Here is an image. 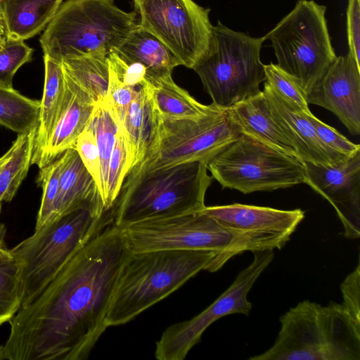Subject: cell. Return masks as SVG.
I'll return each instance as SVG.
<instances>
[{
  "mask_svg": "<svg viewBox=\"0 0 360 360\" xmlns=\"http://www.w3.org/2000/svg\"><path fill=\"white\" fill-rule=\"evenodd\" d=\"M131 252L123 229L107 224L11 319L6 359H86L108 328L112 293Z\"/></svg>",
  "mask_w": 360,
  "mask_h": 360,
  "instance_id": "1",
  "label": "cell"
},
{
  "mask_svg": "<svg viewBox=\"0 0 360 360\" xmlns=\"http://www.w3.org/2000/svg\"><path fill=\"white\" fill-rule=\"evenodd\" d=\"M212 250L131 252L117 278L105 317L108 327L125 324L167 297L202 270L212 272Z\"/></svg>",
  "mask_w": 360,
  "mask_h": 360,
  "instance_id": "2",
  "label": "cell"
},
{
  "mask_svg": "<svg viewBox=\"0 0 360 360\" xmlns=\"http://www.w3.org/2000/svg\"><path fill=\"white\" fill-rule=\"evenodd\" d=\"M274 344L250 360H359L360 323L334 302L304 300L281 318Z\"/></svg>",
  "mask_w": 360,
  "mask_h": 360,
  "instance_id": "3",
  "label": "cell"
},
{
  "mask_svg": "<svg viewBox=\"0 0 360 360\" xmlns=\"http://www.w3.org/2000/svg\"><path fill=\"white\" fill-rule=\"evenodd\" d=\"M212 181L207 163L199 161L129 174L112 208L114 223L123 228L143 220L200 211Z\"/></svg>",
  "mask_w": 360,
  "mask_h": 360,
  "instance_id": "4",
  "label": "cell"
},
{
  "mask_svg": "<svg viewBox=\"0 0 360 360\" xmlns=\"http://www.w3.org/2000/svg\"><path fill=\"white\" fill-rule=\"evenodd\" d=\"M111 214V210L103 214L75 210L35 229L10 250L19 266L21 307L32 302L82 247L114 221Z\"/></svg>",
  "mask_w": 360,
  "mask_h": 360,
  "instance_id": "5",
  "label": "cell"
},
{
  "mask_svg": "<svg viewBox=\"0 0 360 360\" xmlns=\"http://www.w3.org/2000/svg\"><path fill=\"white\" fill-rule=\"evenodd\" d=\"M114 0H66L39 38L44 55L57 61L86 55L108 56L137 25Z\"/></svg>",
  "mask_w": 360,
  "mask_h": 360,
  "instance_id": "6",
  "label": "cell"
},
{
  "mask_svg": "<svg viewBox=\"0 0 360 360\" xmlns=\"http://www.w3.org/2000/svg\"><path fill=\"white\" fill-rule=\"evenodd\" d=\"M264 41L219 21L212 26L208 47L192 68L212 103L229 109L261 91L259 86L266 81L260 59Z\"/></svg>",
  "mask_w": 360,
  "mask_h": 360,
  "instance_id": "7",
  "label": "cell"
},
{
  "mask_svg": "<svg viewBox=\"0 0 360 360\" xmlns=\"http://www.w3.org/2000/svg\"><path fill=\"white\" fill-rule=\"evenodd\" d=\"M326 7L299 0L293 9L264 36L271 43L277 65L306 96L336 58L330 37Z\"/></svg>",
  "mask_w": 360,
  "mask_h": 360,
  "instance_id": "8",
  "label": "cell"
},
{
  "mask_svg": "<svg viewBox=\"0 0 360 360\" xmlns=\"http://www.w3.org/2000/svg\"><path fill=\"white\" fill-rule=\"evenodd\" d=\"M223 188L244 194L305 184L304 161L298 156L240 134L207 164Z\"/></svg>",
  "mask_w": 360,
  "mask_h": 360,
  "instance_id": "9",
  "label": "cell"
},
{
  "mask_svg": "<svg viewBox=\"0 0 360 360\" xmlns=\"http://www.w3.org/2000/svg\"><path fill=\"white\" fill-rule=\"evenodd\" d=\"M240 134L227 109L198 118H162L141 161L127 175L192 162H207Z\"/></svg>",
  "mask_w": 360,
  "mask_h": 360,
  "instance_id": "10",
  "label": "cell"
},
{
  "mask_svg": "<svg viewBox=\"0 0 360 360\" xmlns=\"http://www.w3.org/2000/svg\"><path fill=\"white\" fill-rule=\"evenodd\" d=\"M122 229L132 252L170 250L217 252L213 272L243 253L239 240L201 211L143 220Z\"/></svg>",
  "mask_w": 360,
  "mask_h": 360,
  "instance_id": "11",
  "label": "cell"
},
{
  "mask_svg": "<svg viewBox=\"0 0 360 360\" xmlns=\"http://www.w3.org/2000/svg\"><path fill=\"white\" fill-rule=\"evenodd\" d=\"M140 25L191 68L206 51L212 34L210 8L193 0H132Z\"/></svg>",
  "mask_w": 360,
  "mask_h": 360,
  "instance_id": "12",
  "label": "cell"
},
{
  "mask_svg": "<svg viewBox=\"0 0 360 360\" xmlns=\"http://www.w3.org/2000/svg\"><path fill=\"white\" fill-rule=\"evenodd\" d=\"M252 253V262L210 305L192 319L175 323L164 330L155 343L157 359L183 360L214 322L232 314H249L252 304L248 294L274 257L271 250Z\"/></svg>",
  "mask_w": 360,
  "mask_h": 360,
  "instance_id": "13",
  "label": "cell"
},
{
  "mask_svg": "<svg viewBox=\"0 0 360 360\" xmlns=\"http://www.w3.org/2000/svg\"><path fill=\"white\" fill-rule=\"evenodd\" d=\"M200 211L232 233L243 252L282 249L305 216L301 209L284 210L239 203L205 206Z\"/></svg>",
  "mask_w": 360,
  "mask_h": 360,
  "instance_id": "14",
  "label": "cell"
},
{
  "mask_svg": "<svg viewBox=\"0 0 360 360\" xmlns=\"http://www.w3.org/2000/svg\"><path fill=\"white\" fill-rule=\"evenodd\" d=\"M305 184L335 209L349 239L360 236V150L336 164L304 161Z\"/></svg>",
  "mask_w": 360,
  "mask_h": 360,
  "instance_id": "15",
  "label": "cell"
},
{
  "mask_svg": "<svg viewBox=\"0 0 360 360\" xmlns=\"http://www.w3.org/2000/svg\"><path fill=\"white\" fill-rule=\"evenodd\" d=\"M307 101L330 111L352 134L359 135L360 66L349 52L336 57Z\"/></svg>",
  "mask_w": 360,
  "mask_h": 360,
  "instance_id": "16",
  "label": "cell"
},
{
  "mask_svg": "<svg viewBox=\"0 0 360 360\" xmlns=\"http://www.w3.org/2000/svg\"><path fill=\"white\" fill-rule=\"evenodd\" d=\"M262 91L273 119L293 145L300 159L332 165L347 158L333 151L321 141L305 117L304 111L295 103L278 94L266 82Z\"/></svg>",
  "mask_w": 360,
  "mask_h": 360,
  "instance_id": "17",
  "label": "cell"
},
{
  "mask_svg": "<svg viewBox=\"0 0 360 360\" xmlns=\"http://www.w3.org/2000/svg\"><path fill=\"white\" fill-rule=\"evenodd\" d=\"M63 73L64 100L39 168L49 165L65 150L75 148L77 139L86 129L96 104L64 70Z\"/></svg>",
  "mask_w": 360,
  "mask_h": 360,
  "instance_id": "18",
  "label": "cell"
},
{
  "mask_svg": "<svg viewBox=\"0 0 360 360\" xmlns=\"http://www.w3.org/2000/svg\"><path fill=\"white\" fill-rule=\"evenodd\" d=\"M77 209H88L100 214L107 212L95 180L76 150L70 148L61 155L53 219Z\"/></svg>",
  "mask_w": 360,
  "mask_h": 360,
  "instance_id": "19",
  "label": "cell"
},
{
  "mask_svg": "<svg viewBox=\"0 0 360 360\" xmlns=\"http://www.w3.org/2000/svg\"><path fill=\"white\" fill-rule=\"evenodd\" d=\"M227 115L240 134L297 156L295 147L273 119L262 91L227 109Z\"/></svg>",
  "mask_w": 360,
  "mask_h": 360,
  "instance_id": "20",
  "label": "cell"
},
{
  "mask_svg": "<svg viewBox=\"0 0 360 360\" xmlns=\"http://www.w3.org/2000/svg\"><path fill=\"white\" fill-rule=\"evenodd\" d=\"M142 86L162 118H198L219 108L212 103L204 105L197 101L174 82L172 72H147Z\"/></svg>",
  "mask_w": 360,
  "mask_h": 360,
  "instance_id": "21",
  "label": "cell"
},
{
  "mask_svg": "<svg viewBox=\"0 0 360 360\" xmlns=\"http://www.w3.org/2000/svg\"><path fill=\"white\" fill-rule=\"evenodd\" d=\"M63 0H0L6 40L25 41L44 31Z\"/></svg>",
  "mask_w": 360,
  "mask_h": 360,
  "instance_id": "22",
  "label": "cell"
},
{
  "mask_svg": "<svg viewBox=\"0 0 360 360\" xmlns=\"http://www.w3.org/2000/svg\"><path fill=\"white\" fill-rule=\"evenodd\" d=\"M44 82L36 130L32 165L39 167L51 132L59 116L65 96V79L61 62L44 55Z\"/></svg>",
  "mask_w": 360,
  "mask_h": 360,
  "instance_id": "23",
  "label": "cell"
},
{
  "mask_svg": "<svg viewBox=\"0 0 360 360\" xmlns=\"http://www.w3.org/2000/svg\"><path fill=\"white\" fill-rule=\"evenodd\" d=\"M158 122V115L141 85L120 125L129 148L130 170L143 158L153 139Z\"/></svg>",
  "mask_w": 360,
  "mask_h": 360,
  "instance_id": "24",
  "label": "cell"
},
{
  "mask_svg": "<svg viewBox=\"0 0 360 360\" xmlns=\"http://www.w3.org/2000/svg\"><path fill=\"white\" fill-rule=\"evenodd\" d=\"M116 51L129 60L143 64L148 72H172L181 65L156 37L138 24Z\"/></svg>",
  "mask_w": 360,
  "mask_h": 360,
  "instance_id": "25",
  "label": "cell"
},
{
  "mask_svg": "<svg viewBox=\"0 0 360 360\" xmlns=\"http://www.w3.org/2000/svg\"><path fill=\"white\" fill-rule=\"evenodd\" d=\"M36 130L19 134L0 158V203L11 201L27 176L32 165Z\"/></svg>",
  "mask_w": 360,
  "mask_h": 360,
  "instance_id": "26",
  "label": "cell"
},
{
  "mask_svg": "<svg viewBox=\"0 0 360 360\" xmlns=\"http://www.w3.org/2000/svg\"><path fill=\"white\" fill-rule=\"evenodd\" d=\"M63 70L97 103L106 99L109 65L105 55H86L61 60Z\"/></svg>",
  "mask_w": 360,
  "mask_h": 360,
  "instance_id": "27",
  "label": "cell"
},
{
  "mask_svg": "<svg viewBox=\"0 0 360 360\" xmlns=\"http://www.w3.org/2000/svg\"><path fill=\"white\" fill-rule=\"evenodd\" d=\"M39 111L40 101L0 85V124L18 134L28 133L37 129Z\"/></svg>",
  "mask_w": 360,
  "mask_h": 360,
  "instance_id": "28",
  "label": "cell"
},
{
  "mask_svg": "<svg viewBox=\"0 0 360 360\" xmlns=\"http://www.w3.org/2000/svg\"><path fill=\"white\" fill-rule=\"evenodd\" d=\"M120 127L108 101L97 103L86 129L94 135L99 152L102 200L105 193L108 165Z\"/></svg>",
  "mask_w": 360,
  "mask_h": 360,
  "instance_id": "29",
  "label": "cell"
},
{
  "mask_svg": "<svg viewBox=\"0 0 360 360\" xmlns=\"http://www.w3.org/2000/svg\"><path fill=\"white\" fill-rule=\"evenodd\" d=\"M0 236V326L9 322L21 307L18 264Z\"/></svg>",
  "mask_w": 360,
  "mask_h": 360,
  "instance_id": "30",
  "label": "cell"
},
{
  "mask_svg": "<svg viewBox=\"0 0 360 360\" xmlns=\"http://www.w3.org/2000/svg\"><path fill=\"white\" fill-rule=\"evenodd\" d=\"M130 169L129 148L120 127L108 165L105 193L103 199L105 211L113 207Z\"/></svg>",
  "mask_w": 360,
  "mask_h": 360,
  "instance_id": "31",
  "label": "cell"
},
{
  "mask_svg": "<svg viewBox=\"0 0 360 360\" xmlns=\"http://www.w3.org/2000/svg\"><path fill=\"white\" fill-rule=\"evenodd\" d=\"M60 167L61 155L49 165L39 168L37 183L42 189V198L35 229L45 225L54 218Z\"/></svg>",
  "mask_w": 360,
  "mask_h": 360,
  "instance_id": "32",
  "label": "cell"
},
{
  "mask_svg": "<svg viewBox=\"0 0 360 360\" xmlns=\"http://www.w3.org/2000/svg\"><path fill=\"white\" fill-rule=\"evenodd\" d=\"M34 49L24 41L6 40L0 49V85L13 87V78L18 69L32 60Z\"/></svg>",
  "mask_w": 360,
  "mask_h": 360,
  "instance_id": "33",
  "label": "cell"
},
{
  "mask_svg": "<svg viewBox=\"0 0 360 360\" xmlns=\"http://www.w3.org/2000/svg\"><path fill=\"white\" fill-rule=\"evenodd\" d=\"M264 72L266 83L304 112H311L306 94L290 75L273 63L264 65Z\"/></svg>",
  "mask_w": 360,
  "mask_h": 360,
  "instance_id": "34",
  "label": "cell"
},
{
  "mask_svg": "<svg viewBox=\"0 0 360 360\" xmlns=\"http://www.w3.org/2000/svg\"><path fill=\"white\" fill-rule=\"evenodd\" d=\"M109 75L123 85L139 87L146 78L147 68L141 63L128 60L115 49L107 56Z\"/></svg>",
  "mask_w": 360,
  "mask_h": 360,
  "instance_id": "35",
  "label": "cell"
},
{
  "mask_svg": "<svg viewBox=\"0 0 360 360\" xmlns=\"http://www.w3.org/2000/svg\"><path fill=\"white\" fill-rule=\"evenodd\" d=\"M304 115L321 141L333 151L349 157L360 150L359 144L352 143L336 129L316 118L311 112H304Z\"/></svg>",
  "mask_w": 360,
  "mask_h": 360,
  "instance_id": "36",
  "label": "cell"
},
{
  "mask_svg": "<svg viewBox=\"0 0 360 360\" xmlns=\"http://www.w3.org/2000/svg\"><path fill=\"white\" fill-rule=\"evenodd\" d=\"M75 149L83 164L95 180L101 193V164L96 139L93 133L85 129L78 136Z\"/></svg>",
  "mask_w": 360,
  "mask_h": 360,
  "instance_id": "37",
  "label": "cell"
},
{
  "mask_svg": "<svg viewBox=\"0 0 360 360\" xmlns=\"http://www.w3.org/2000/svg\"><path fill=\"white\" fill-rule=\"evenodd\" d=\"M139 89L125 86L109 75V86L106 100L111 105L121 125L125 114L138 94Z\"/></svg>",
  "mask_w": 360,
  "mask_h": 360,
  "instance_id": "38",
  "label": "cell"
},
{
  "mask_svg": "<svg viewBox=\"0 0 360 360\" xmlns=\"http://www.w3.org/2000/svg\"><path fill=\"white\" fill-rule=\"evenodd\" d=\"M342 305L347 314L360 323V264L347 276L340 285Z\"/></svg>",
  "mask_w": 360,
  "mask_h": 360,
  "instance_id": "39",
  "label": "cell"
},
{
  "mask_svg": "<svg viewBox=\"0 0 360 360\" xmlns=\"http://www.w3.org/2000/svg\"><path fill=\"white\" fill-rule=\"evenodd\" d=\"M349 52L360 66V0H349L347 8Z\"/></svg>",
  "mask_w": 360,
  "mask_h": 360,
  "instance_id": "40",
  "label": "cell"
},
{
  "mask_svg": "<svg viewBox=\"0 0 360 360\" xmlns=\"http://www.w3.org/2000/svg\"><path fill=\"white\" fill-rule=\"evenodd\" d=\"M6 42V37H5V26L3 15L1 11H0V43L5 44Z\"/></svg>",
  "mask_w": 360,
  "mask_h": 360,
  "instance_id": "41",
  "label": "cell"
},
{
  "mask_svg": "<svg viewBox=\"0 0 360 360\" xmlns=\"http://www.w3.org/2000/svg\"><path fill=\"white\" fill-rule=\"evenodd\" d=\"M5 355L4 352L3 345H0V360H5Z\"/></svg>",
  "mask_w": 360,
  "mask_h": 360,
  "instance_id": "42",
  "label": "cell"
},
{
  "mask_svg": "<svg viewBox=\"0 0 360 360\" xmlns=\"http://www.w3.org/2000/svg\"><path fill=\"white\" fill-rule=\"evenodd\" d=\"M0 211H1V203H0ZM0 236H1V233H0Z\"/></svg>",
  "mask_w": 360,
  "mask_h": 360,
  "instance_id": "43",
  "label": "cell"
},
{
  "mask_svg": "<svg viewBox=\"0 0 360 360\" xmlns=\"http://www.w3.org/2000/svg\"><path fill=\"white\" fill-rule=\"evenodd\" d=\"M1 48V44H0V49Z\"/></svg>",
  "mask_w": 360,
  "mask_h": 360,
  "instance_id": "44",
  "label": "cell"
}]
</instances>
